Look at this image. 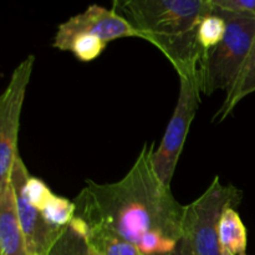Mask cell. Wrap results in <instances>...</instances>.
I'll list each match as a JSON object with an SVG mask.
<instances>
[{
  "label": "cell",
  "instance_id": "cell-1",
  "mask_svg": "<svg viewBox=\"0 0 255 255\" xmlns=\"http://www.w3.org/2000/svg\"><path fill=\"white\" fill-rule=\"evenodd\" d=\"M154 143H144L120 181L87 179L74 199L75 217L133 243L143 255H167L183 237L184 206L154 171Z\"/></svg>",
  "mask_w": 255,
  "mask_h": 255
},
{
  "label": "cell",
  "instance_id": "cell-2",
  "mask_svg": "<svg viewBox=\"0 0 255 255\" xmlns=\"http://www.w3.org/2000/svg\"><path fill=\"white\" fill-rule=\"evenodd\" d=\"M112 4L142 40L167 57L177 74L198 69V27L213 12L206 0H112Z\"/></svg>",
  "mask_w": 255,
  "mask_h": 255
},
{
  "label": "cell",
  "instance_id": "cell-3",
  "mask_svg": "<svg viewBox=\"0 0 255 255\" xmlns=\"http://www.w3.org/2000/svg\"><path fill=\"white\" fill-rule=\"evenodd\" d=\"M227 22L223 40L202 54L198 64L202 94L211 96L218 90H228L243 69L255 39V12L213 10Z\"/></svg>",
  "mask_w": 255,
  "mask_h": 255
},
{
  "label": "cell",
  "instance_id": "cell-4",
  "mask_svg": "<svg viewBox=\"0 0 255 255\" xmlns=\"http://www.w3.org/2000/svg\"><path fill=\"white\" fill-rule=\"evenodd\" d=\"M242 192L233 184H223L219 177L192 203L184 206L183 236L191 242L196 255H223L219 224L227 208H236Z\"/></svg>",
  "mask_w": 255,
  "mask_h": 255
},
{
  "label": "cell",
  "instance_id": "cell-5",
  "mask_svg": "<svg viewBox=\"0 0 255 255\" xmlns=\"http://www.w3.org/2000/svg\"><path fill=\"white\" fill-rule=\"evenodd\" d=\"M177 75L179 77V94L176 107L161 143L152 154L154 171L167 186H171L172 183L202 94L198 69L187 70Z\"/></svg>",
  "mask_w": 255,
  "mask_h": 255
},
{
  "label": "cell",
  "instance_id": "cell-6",
  "mask_svg": "<svg viewBox=\"0 0 255 255\" xmlns=\"http://www.w3.org/2000/svg\"><path fill=\"white\" fill-rule=\"evenodd\" d=\"M35 56L29 55L14 69L0 97V188L10 182L16 159L20 116L34 69Z\"/></svg>",
  "mask_w": 255,
  "mask_h": 255
},
{
  "label": "cell",
  "instance_id": "cell-7",
  "mask_svg": "<svg viewBox=\"0 0 255 255\" xmlns=\"http://www.w3.org/2000/svg\"><path fill=\"white\" fill-rule=\"evenodd\" d=\"M29 177V171L19 153L15 159L14 167H12L10 183L14 188L20 227L24 233L30 254L46 255L55 242L57 241V238L61 236L64 229L56 228L50 224L45 219L44 214L27 201L24 187Z\"/></svg>",
  "mask_w": 255,
  "mask_h": 255
},
{
  "label": "cell",
  "instance_id": "cell-8",
  "mask_svg": "<svg viewBox=\"0 0 255 255\" xmlns=\"http://www.w3.org/2000/svg\"><path fill=\"white\" fill-rule=\"evenodd\" d=\"M80 34L99 37L107 44L125 37L141 39L137 30L119 12L97 4L90 5L82 12L61 22L57 26L52 46H57L70 37Z\"/></svg>",
  "mask_w": 255,
  "mask_h": 255
},
{
  "label": "cell",
  "instance_id": "cell-9",
  "mask_svg": "<svg viewBox=\"0 0 255 255\" xmlns=\"http://www.w3.org/2000/svg\"><path fill=\"white\" fill-rule=\"evenodd\" d=\"M0 255H31L16 212L11 183L0 188Z\"/></svg>",
  "mask_w": 255,
  "mask_h": 255
},
{
  "label": "cell",
  "instance_id": "cell-10",
  "mask_svg": "<svg viewBox=\"0 0 255 255\" xmlns=\"http://www.w3.org/2000/svg\"><path fill=\"white\" fill-rule=\"evenodd\" d=\"M253 94H255V39L243 69L241 70L233 85L227 90L226 99L214 115V121L222 122L226 120L239 102Z\"/></svg>",
  "mask_w": 255,
  "mask_h": 255
},
{
  "label": "cell",
  "instance_id": "cell-11",
  "mask_svg": "<svg viewBox=\"0 0 255 255\" xmlns=\"http://www.w3.org/2000/svg\"><path fill=\"white\" fill-rule=\"evenodd\" d=\"M219 241L223 255H244L248 244L247 228L234 208H227L219 224Z\"/></svg>",
  "mask_w": 255,
  "mask_h": 255
},
{
  "label": "cell",
  "instance_id": "cell-12",
  "mask_svg": "<svg viewBox=\"0 0 255 255\" xmlns=\"http://www.w3.org/2000/svg\"><path fill=\"white\" fill-rule=\"evenodd\" d=\"M46 255H90L85 222L74 217Z\"/></svg>",
  "mask_w": 255,
  "mask_h": 255
},
{
  "label": "cell",
  "instance_id": "cell-13",
  "mask_svg": "<svg viewBox=\"0 0 255 255\" xmlns=\"http://www.w3.org/2000/svg\"><path fill=\"white\" fill-rule=\"evenodd\" d=\"M89 243L104 255H143L131 242L104 228L86 226Z\"/></svg>",
  "mask_w": 255,
  "mask_h": 255
},
{
  "label": "cell",
  "instance_id": "cell-14",
  "mask_svg": "<svg viewBox=\"0 0 255 255\" xmlns=\"http://www.w3.org/2000/svg\"><path fill=\"white\" fill-rule=\"evenodd\" d=\"M226 31L227 22L218 12L213 11L206 15L198 27V42L202 54L217 46L223 40Z\"/></svg>",
  "mask_w": 255,
  "mask_h": 255
},
{
  "label": "cell",
  "instance_id": "cell-15",
  "mask_svg": "<svg viewBox=\"0 0 255 255\" xmlns=\"http://www.w3.org/2000/svg\"><path fill=\"white\" fill-rule=\"evenodd\" d=\"M213 10L232 12H255V0H206Z\"/></svg>",
  "mask_w": 255,
  "mask_h": 255
},
{
  "label": "cell",
  "instance_id": "cell-16",
  "mask_svg": "<svg viewBox=\"0 0 255 255\" xmlns=\"http://www.w3.org/2000/svg\"><path fill=\"white\" fill-rule=\"evenodd\" d=\"M167 255H196L193 252V248H192L191 242L188 241L186 236L182 237L178 241L177 246L174 247L173 251Z\"/></svg>",
  "mask_w": 255,
  "mask_h": 255
},
{
  "label": "cell",
  "instance_id": "cell-17",
  "mask_svg": "<svg viewBox=\"0 0 255 255\" xmlns=\"http://www.w3.org/2000/svg\"><path fill=\"white\" fill-rule=\"evenodd\" d=\"M90 255H104V254H102L99 249H96L95 247H92L91 244H90Z\"/></svg>",
  "mask_w": 255,
  "mask_h": 255
},
{
  "label": "cell",
  "instance_id": "cell-18",
  "mask_svg": "<svg viewBox=\"0 0 255 255\" xmlns=\"http://www.w3.org/2000/svg\"><path fill=\"white\" fill-rule=\"evenodd\" d=\"M244 255H247V254H244Z\"/></svg>",
  "mask_w": 255,
  "mask_h": 255
}]
</instances>
